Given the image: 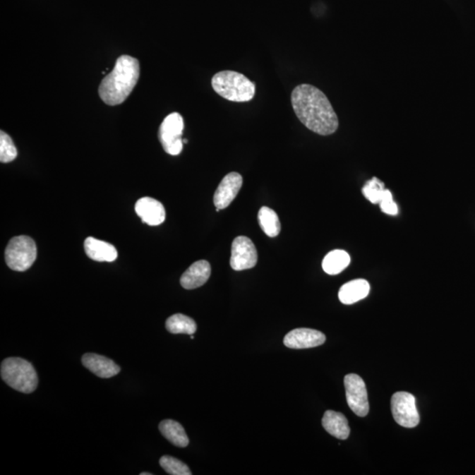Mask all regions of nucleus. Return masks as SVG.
<instances>
[{
	"instance_id": "9b49d317",
	"label": "nucleus",
	"mask_w": 475,
	"mask_h": 475,
	"mask_svg": "<svg viewBox=\"0 0 475 475\" xmlns=\"http://www.w3.org/2000/svg\"><path fill=\"white\" fill-rule=\"evenodd\" d=\"M326 342V337L320 331L311 328H297L285 335L284 344L287 347L302 349L318 347Z\"/></svg>"
},
{
	"instance_id": "20e7f679",
	"label": "nucleus",
	"mask_w": 475,
	"mask_h": 475,
	"mask_svg": "<svg viewBox=\"0 0 475 475\" xmlns=\"http://www.w3.org/2000/svg\"><path fill=\"white\" fill-rule=\"evenodd\" d=\"M1 378L9 387L31 394L38 385V376L32 363L20 357H8L1 363Z\"/></svg>"
},
{
	"instance_id": "39448f33",
	"label": "nucleus",
	"mask_w": 475,
	"mask_h": 475,
	"mask_svg": "<svg viewBox=\"0 0 475 475\" xmlns=\"http://www.w3.org/2000/svg\"><path fill=\"white\" fill-rule=\"evenodd\" d=\"M37 256L34 239L28 236L14 237L6 248L5 258L11 270L23 272L33 265Z\"/></svg>"
},
{
	"instance_id": "2eb2a0df",
	"label": "nucleus",
	"mask_w": 475,
	"mask_h": 475,
	"mask_svg": "<svg viewBox=\"0 0 475 475\" xmlns=\"http://www.w3.org/2000/svg\"><path fill=\"white\" fill-rule=\"evenodd\" d=\"M84 248L89 258L96 262L112 263L119 256L116 248L112 244L92 237L85 239Z\"/></svg>"
},
{
	"instance_id": "9d476101",
	"label": "nucleus",
	"mask_w": 475,
	"mask_h": 475,
	"mask_svg": "<svg viewBox=\"0 0 475 475\" xmlns=\"http://www.w3.org/2000/svg\"><path fill=\"white\" fill-rule=\"evenodd\" d=\"M243 179L241 174L232 172L227 174L221 181L214 194V205L216 209L227 208L234 201L242 187Z\"/></svg>"
},
{
	"instance_id": "f8f14e48",
	"label": "nucleus",
	"mask_w": 475,
	"mask_h": 475,
	"mask_svg": "<svg viewBox=\"0 0 475 475\" xmlns=\"http://www.w3.org/2000/svg\"><path fill=\"white\" fill-rule=\"evenodd\" d=\"M135 210L143 223L148 226H160L166 220V210L162 203L152 198L139 199L136 203Z\"/></svg>"
},
{
	"instance_id": "393cba45",
	"label": "nucleus",
	"mask_w": 475,
	"mask_h": 475,
	"mask_svg": "<svg viewBox=\"0 0 475 475\" xmlns=\"http://www.w3.org/2000/svg\"><path fill=\"white\" fill-rule=\"evenodd\" d=\"M380 208L382 212L388 215L395 216L397 215L399 210L398 206L392 199V195L390 191L387 189L383 199L381 200L380 203Z\"/></svg>"
},
{
	"instance_id": "4be33fe9",
	"label": "nucleus",
	"mask_w": 475,
	"mask_h": 475,
	"mask_svg": "<svg viewBox=\"0 0 475 475\" xmlns=\"http://www.w3.org/2000/svg\"><path fill=\"white\" fill-rule=\"evenodd\" d=\"M385 191H387V188H385L383 182L378 180L376 177L368 181L362 189L364 198L369 200L374 205H377V203L381 202V200L384 198Z\"/></svg>"
},
{
	"instance_id": "f3484780",
	"label": "nucleus",
	"mask_w": 475,
	"mask_h": 475,
	"mask_svg": "<svg viewBox=\"0 0 475 475\" xmlns=\"http://www.w3.org/2000/svg\"><path fill=\"white\" fill-rule=\"evenodd\" d=\"M370 292V284L366 280L356 279L342 285L339 291V299L344 305H352L366 299Z\"/></svg>"
},
{
	"instance_id": "5701e85b",
	"label": "nucleus",
	"mask_w": 475,
	"mask_h": 475,
	"mask_svg": "<svg viewBox=\"0 0 475 475\" xmlns=\"http://www.w3.org/2000/svg\"><path fill=\"white\" fill-rule=\"evenodd\" d=\"M17 155V149L13 139L2 131L0 132V162L9 163L16 160Z\"/></svg>"
},
{
	"instance_id": "7ed1b4c3",
	"label": "nucleus",
	"mask_w": 475,
	"mask_h": 475,
	"mask_svg": "<svg viewBox=\"0 0 475 475\" xmlns=\"http://www.w3.org/2000/svg\"><path fill=\"white\" fill-rule=\"evenodd\" d=\"M212 85L217 95L230 102H249L255 95V83L237 71H220L212 77Z\"/></svg>"
},
{
	"instance_id": "6e6552de",
	"label": "nucleus",
	"mask_w": 475,
	"mask_h": 475,
	"mask_svg": "<svg viewBox=\"0 0 475 475\" xmlns=\"http://www.w3.org/2000/svg\"><path fill=\"white\" fill-rule=\"evenodd\" d=\"M346 398L349 409L356 416L364 417L369 413V402L366 384L359 375L351 373L344 378Z\"/></svg>"
},
{
	"instance_id": "aec40b11",
	"label": "nucleus",
	"mask_w": 475,
	"mask_h": 475,
	"mask_svg": "<svg viewBox=\"0 0 475 475\" xmlns=\"http://www.w3.org/2000/svg\"><path fill=\"white\" fill-rule=\"evenodd\" d=\"M258 221L263 233L267 236L274 238L280 234L281 224L279 217L269 207H262L258 213Z\"/></svg>"
},
{
	"instance_id": "b1692460",
	"label": "nucleus",
	"mask_w": 475,
	"mask_h": 475,
	"mask_svg": "<svg viewBox=\"0 0 475 475\" xmlns=\"http://www.w3.org/2000/svg\"><path fill=\"white\" fill-rule=\"evenodd\" d=\"M160 466L167 474L172 475H191V471L185 463L174 457L163 456L160 459Z\"/></svg>"
},
{
	"instance_id": "f257e3e1",
	"label": "nucleus",
	"mask_w": 475,
	"mask_h": 475,
	"mask_svg": "<svg viewBox=\"0 0 475 475\" xmlns=\"http://www.w3.org/2000/svg\"><path fill=\"white\" fill-rule=\"evenodd\" d=\"M291 106L299 120L314 133L334 134L339 127L337 113L319 88L309 84L297 85L291 92Z\"/></svg>"
},
{
	"instance_id": "dca6fc26",
	"label": "nucleus",
	"mask_w": 475,
	"mask_h": 475,
	"mask_svg": "<svg viewBox=\"0 0 475 475\" xmlns=\"http://www.w3.org/2000/svg\"><path fill=\"white\" fill-rule=\"evenodd\" d=\"M323 426L328 433L342 440H345L351 434L349 421L342 413L327 410L323 418Z\"/></svg>"
},
{
	"instance_id": "412c9836",
	"label": "nucleus",
	"mask_w": 475,
	"mask_h": 475,
	"mask_svg": "<svg viewBox=\"0 0 475 475\" xmlns=\"http://www.w3.org/2000/svg\"><path fill=\"white\" fill-rule=\"evenodd\" d=\"M167 331L172 334L194 335L196 331L195 320L184 314H174L167 319L166 323Z\"/></svg>"
},
{
	"instance_id": "423d86ee",
	"label": "nucleus",
	"mask_w": 475,
	"mask_h": 475,
	"mask_svg": "<svg viewBox=\"0 0 475 475\" xmlns=\"http://www.w3.org/2000/svg\"><path fill=\"white\" fill-rule=\"evenodd\" d=\"M184 121L180 114L174 112L167 116L160 125L159 138L167 153L176 156L184 148L181 136L184 132Z\"/></svg>"
},
{
	"instance_id": "ddd939ff",
	"label": "nucleus",
	"mask_w": 475,
	"mask_h": 475,
	"mask_svg": "<svg viewBox=\"0 0 475 475\" xmlns=\"http://www.w3.org/2000/svg\"><path fill=\"white\" fill-rule=\"evenodd\" d=\"M82 363L91 373L102 378L116 376L121 371L120 367L113 360L92 353H88L82 356Z\"/></svg>"
},
{
	"instance_id": "6ab92c4d",
	"label": "nucleus",
	"mask_w": 475,
	"mask_h": 475,
	"mask_svg": "<svg viewBox=\"0 0 475 475\" xmlns=\"http://www.w3.org/2000/svg\"><path fill=\"white\" fill-rule=\"evenodd\" d=\"M351 263V256L344 250H333L327 253L323 262L325 272L328 275H338Z\"/></svg>"
},
{
	"instance_id": "0eeeda50",
	"label": "nucleus",
	"mask_w": 475,
	"mask_h": 475,
	"mask_svg": "<svg viewBox=\"0 0 475 475\" xmlns=\"http://www.w3.org/2000/svg\"><path fill=\"white\" fill-rule=\"evenodd\" d=\"M391 409L396 423L402 427L415 428L420 423L415 396L409 392H395L392 396Z\"/></svg>"
},
{
	"instance_id": "a211bd4d",
	"label": "nucleus",
	"mask_w": 475,
	"mask_h": 475,
	"mask_svg": "<svg viewBox=\"0 0 475 475\" xmlns=\"http://www.w3.org/2000/svg\"><path fill=\"white\" fill-rule=\"evenodd\" d=\"M160 431L171 444L184 448L188 445V438L182 425L174 420H164L160 423Z\"/></svg>"
},
{
	"instance_id": "f03ea898",
	"label": "nucleus",
	"mask_w": 475,
	"mask_h": 475,
	"mask_svg": "<svg viewBox=\"0 0 475 475\" xmlns=\"http://www.w3.org/2000/svg\"><path fill=\"white\" fill-rule=\"evenodd\" d=\"M140 67L138 59L131 56H121L114 70L100 85V97L109 106L121 104L137 85Z\"/></svg>"
},
{
	"instance_id": "1a4fd4ad",
	"label": "nucleus",
	"mask_w": 475,
	"mask_h": 475,
	"mask_svg": "<svg viewBox=\"0 0 475 475\" xmlns=\"http://www.w3.org/2000/svg\"><path fill=\"white\" fill-rule=\"evenodd\" d=\"M258 260L255 246L248 237L239 236L232 245L230 265L233 270L241 271L252 269Z\"/></svg>"
},
{
	"instance_id": "a878e982",
	"label": "nucleus",
	"mask_w": 475,
	"mask_h": 475,
	"mask_svg": "<svg viewBox=\"0 0 475 475\" xmlns=\"http://www.w3.org/2000/svg\"><path fill=\"white\" fill-rule=\"evenodd\" d=\"M140 475H152L151 473H141Z\"/></svg>"
},
{
	"instance_id": "4468645a",
	"label": "nucleus",
	"mask_w": 475,
	"mask_h": 475,
	"mask_svg": "<svg viewBox=\"0 0 475 475\" xmlns=\"http://www.w3.org/2000/svg\"><path fill=\"white\" fill-rule=\"evenodd\" d=\"M212 267L205 260L193 263L181 277V287L187 290H193L203 287L209 280Z\"/></svg>"
}]
</instances>
